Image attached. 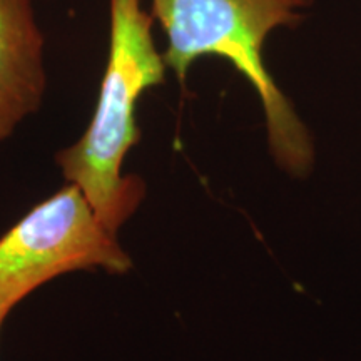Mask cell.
<instances>
[{
	"label": "cell",
	"instance_id": "obj_2",
	"mask_svg": "<svg viewBox=\"0 0 361 361\" xmlns=\"http://www.w3.org/2000/svg\"><path fill=\"white\" fill-rule=\"evenodd\" d=\"M109 57L87 130L57 154L69 183L82 189L111 233L117 234L144 197V183L123 174L124 157L139 142L137 101L164 82L162 54L152 37L154 19L141 0H109Z\"/></svg>",
	"mask_w": 361,
	"mask_h": 361
},
{
	"label": "cell",
	"instance_id": "obj_3",
	"mask_svg": "<svg viewBox=\"0 0 361 361\" xmlns=\"http://www.w3.org/2000/svg\"><path fill=\"white\" fill-rule=\"evenodd\" d=\"M96 268L124 274L133 261L72 183L0 238V288L29 296L61 274Z\"/></svg>",
	"mask_w": 361,
	"mask_h": 361
},
{
	"label": "cell",
	"instance_id": "obj_4",
	"mask_svg": "<svg viewBox=\"0 0 361 361\" xmlns=\"http://www.w3.org/2000/svg\"><path fill=\"white\" fill-rule=\"evenodd\" d=\"M44 37L32 0H0V141L40 107Z\"/></svg>",
	"mask_w": 361,
	"mask_h": 361
},
{
	"label": "cell",
	"instance_id": "obj_1",
	"mask_svg": "<svg viewBox=\"0 0 361 361\" xmlns=\"http://www.w3.org/2000/svg\"><path fill=\"white\" fill-rule=\"evenodd\" d=\"M311 0H151V16L164 30V64L184 80L197 59L228 61L258 94L273 159L291 178H306L314 164L308 128L274 82L263 45L279 27H293Z\"/></svg>",
	"mask_w": 361,
	"mask_h": 361
},
{
	"label": "cell",
	"instance_id": "obj_5",
	"mask_svg": "<svg viewBox=\"0 0 361 361\" xmlns=\"http://www.w3.org/2000/svg\"><path fill=\"white\" fill-rule=\"evenodd\" d=\"M27 295L17 290H7V288H0V329H2L4 319L11 313L19 301L24 300Z\"/></svg>",
	"mask_w": 361,
	"mask_h": 361
}]
</instances>
